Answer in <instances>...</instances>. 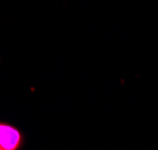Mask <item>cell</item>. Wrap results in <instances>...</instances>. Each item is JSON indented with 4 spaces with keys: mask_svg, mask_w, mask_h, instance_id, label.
<instances>
[{
    "mask_svg": "<svg viewBox=\"0 0 158 150\" xmlns=\"http://www.w3.org/2000/svg\"><path fill=\"white\" fill-rule=\"evenodd\" d=\"M23 143V136L15 126L0 123V150H18Z\"/></svg>",
    "mask_w": 158,
    "mask_h": 150,
    "instance_id": "obj_1",
    "label": "cell"
}]
</instances>
